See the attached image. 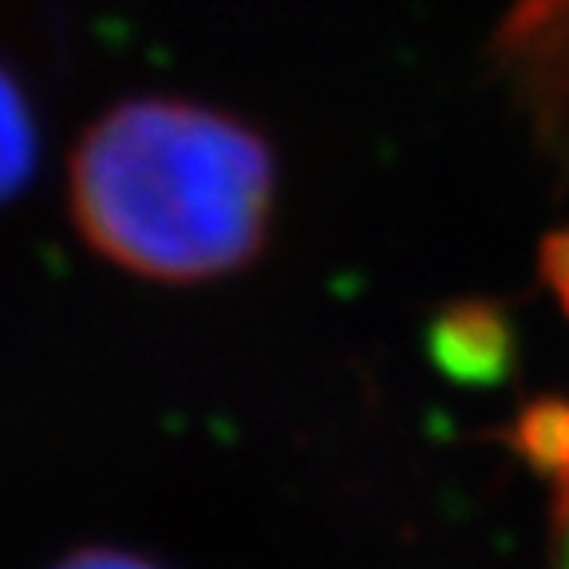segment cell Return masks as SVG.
Segmentation results:
<instances>
[{"instance_id": "6da1fadb", "label": "cell", "mask_w": 569, "mask_h": 569, "mask_svg": "<svg viewBox=\"0 0 569 569\" xmlns=\"http://www.w3.org/2000/svg\"><path fill=\"white\" fill-rule=\"evenodd\" d=\"M277 159L222 107L139 96L107 107L68 167V213L107 266L154 284H206L266 249Z\"/></svg>"}, {"instance_id": "7a4b0ae2", "label": "cell", "mask_w": 569, "mask_h": 569, "mask_svg": "<svg viewBox=\"0 0 569 569\" xmlns=\"http://www.w3.org/2000/svg\"><path fill=\"white\" fill-rule=\"evenodd\" d=\"M522 451L550 487L553 569H569V403L538 408L522 423Z\"/></svg>"}, {"instance_id": "3957f363", "label": "cell", "mask_w": 569, "mask_h": 569, "mask_svg": "<svg viewBox=\"0 0 569 569\" xmlns=\"http://www.w3.org/2000/svg\"><path fill=\"white\" fill-rule=\"evenodd\" d=\"M36 167V119L9 68H0V202L24 190Z\"/></svg>"}, {"instance_id": "277c9868", "label": "cell", "mask_w": 569, "mask_h": 569, "mask_svg": "<svg viewBox=\"0 0 569 569\" xmlns=\"http://www.w3.org/2000/svg\"><path fill=\"white\" fill-rule=\"evenodd\" d=\"M52 569H159V566L139 558V553H123V550H80Z\"/></svg>"}]
</instances>
